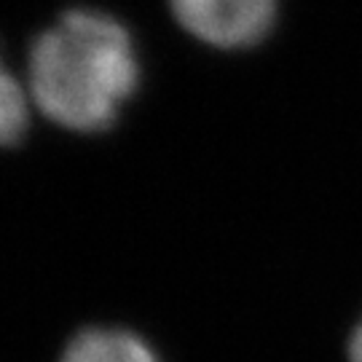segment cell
<instances>
[{
    "instance_id": "cell-3",
    "label": "cell",
    "mask_w": 362,
    "mask_h": 362,
    "mask_svg": "<svg viewBox=\"0 0 362 362\" xmlns=\"http://www.w3.org/2000/svg\"><path fill=\"white\" fill-rule=\"evenodd\" d=\"M59 362H158L151 344L124 327H86L65 346Z\"/></svg>"
},
{
    "instance_id": "cell-2",
    "label": "cell",
    "mask_w": 362,
    "mask_h": 362,
    "mask_svg": "<svg viewBox=\"0 0 362 362\" xmlns=\"http://www.w3.org/2000/svg\"><path fill=\"white\" fill-rule=\"evenodd\" d=\"M172 11L194 38L218 49H247L272 30L276 0H172Z\"/></svg>"
},
{
    "instance_id": "cell-5",
    "label": "cell",
    "mask_w": 362,
    "mask_h": 362,
    "mask_svg": "<svg viewBox=\"0 0 362 362\" xmlns=\"http://www.w3.org/2000/svg\"><path fill=\"white\" fill-rule=\"evenodd\" d=\"M346 357H349V362H362V317L360 322L351 327L349 344H346Z\"/></svg>"
},
{
    "instance_id": "cell-1",
    "label": "cell",
    "mask_w": 362,
    "mask_h": 362,
    "mask_svg": "<svg viewBox=\"0 0 362 362\" xmlns=\"http://www.w3.org/2000/svg\"><path fill=\"white\" fill-rule=\"evenodd\" d=\"M30 97L73 132H103L137 89L140 65L127 27L100 11H67L30 49Z\"/></svg>"
},
{
    "instance_id": "cell-4",
    "label": "cell",
    "mask_w": 362,
    "mask_h": 362,
    "mask_svg": "<svg viewBox=\"0 0 362 362\" xmlns=\"http://www.w3.org/2000/svg\"><path fill=\"white\" fill-rule=\"evenodd\" d=\"M27 132V97L0 62V145H16Z\"/></svg>"
}]
</instances>
